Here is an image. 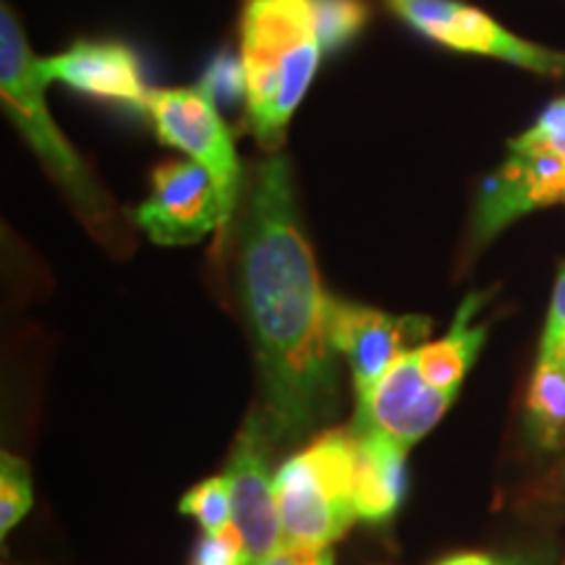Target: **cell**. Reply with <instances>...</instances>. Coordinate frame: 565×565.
I'll list each match as a JSON object with an SVG mask.
<instances>
[{
  "label": "cell",
  "instance_id": "cell-11",
  "mask_svg": "<svg viewBox=\"0 0 565 565\" xmlns=\"http://www.w3.org/2000/svg\"><path fill=\"white\" fill-rule=\"evenodd\" d=\"M565 202V158L550 150H511L477 200L471 238L490 242L526 212Z\"/></svg>",
  "mask_w": 565,
  "mask_h": 565
},
{
  "label": "cell",
  "instance_id": "cell-19",
  "mask_svg": "<svg viewBox=\"0 0 565 565\" xmlns=\"http://www.w3.org/2000/svg\"><path fill=\"white\" fill-rule=\"evenodd\" d=\"M511 150H550L565 158V97L547 105L532 129L511 141Z\"/></svg>",
  "mask_w": 565,
  "mask_h": 565
},
{
  "label": "cell",
  "instance_id": "cell-21",
  "mask_svg": "<svg viewBox=\"0 0 565 565\" xmlns=\"http://www.w3.org/2000/svg\"><path fill=\"white\" fill-rule=\"evenodd\" d=\"M192 565H244L242 536L233 526L223 532H204L194 550Z\"/></svg>",
  "mask_w": 565,
  "mask_h": 565
},
{
  "label": "cell",
  "instance_id": "cell-10",
  "mask_svg": "<svg viewBox=\"0 0 565 565\" xmlns=\"http://www.w3.org/2000/svg\"><path fill=\"white\" fill-rule=\"evenodd\" d=\"M454 398L456 395L437 391L424 380L419 353L414 349L359 395L351 427L377 429L408 450L443 419Z\"/></svg>",
  "mask_w": 565,
  "mask_h": 565
},
{
  "label": "cell",
  "instance_id": "cell-18",
  "mask_svg": "<svg viewBox=\"0 0 565 565\" xmlns=\"http://www.w3.org/2000/svg\"><path fill=\"white\" fill-rule=\"evenodd\" d=\"M32 500L30 466L19 456L3 454L0 458V534H9L30 513Z\"/></svg>",
  "mask_w": 565,
  "mask_h": 565
},
{
  "label": "cell",
  "instance_id": "cell-12",
  "mask_svg": "<svg viewBox=\"0 0 565 565\" xmlns=\"http://www.w3.org/2000/svg\"><path fill=\"white\" fill-rule=\"evenodd\" d=\"M38 66L47 84L61 82L84 95L100 97L108 103H124L147 113L152 89L141 76L137 53L124 42L79 40L68 51L40 58Z\"/></svg>",
  "mask_w": 565,
  "mask_h": 565
},
{
  "label": "cell",
  "instance_id": "cell-5",
  "mask_svg": "<svg viewBox=\"0 0 565 565\" xmlns=\"http://www.w3.org/2000/svg\"><path fill=\"white\" fill-rule=\"evenodd\" d=\"M147 116L162 145L186 152L189 160L200 162L212 175L228 231L244 192V168L238 162L233 134L217 113L207 84L152 89Z\"/></svg>",
  "mask_w": 565,
  "mask_h": 565
},
{
  "label": "cell",
  "instance_id": "cell-17",
  "mask_svg": "<svg viewBox=\"0 0 565 565\" xmlns=\"http://www.w3.org/2000/svg\"><path fill=\"white\" fill-rule=\"evenodd\" d=\"M312 3L324 53L338 51L356 38L366 24V17H370V9L362 0H312Z\"/></svg>",
  "mask_w": 565,
  "mask_h": 565
},
{
  "label": "cell",
  "instance_id": "cell-13",
  "mask_svg": "<svg viewBox=\"0 0 565 565\" xmlns=\"http://www.w3.org/2000/svg\"><path fill=\"white\" fill-rule=\"evenodd\" d=\"M356 437V511L370 524L391 521L406 494V448L377 429L351 427Z\"/></svg>",
  "mask_w": 565,
  "mask_h": 565
},
{
  "label": "cell",
  "instance_id": "cell-16",
  "mask_svg": "<svg viewBox=\"0 0 565 565\" xmlns=\"http://www.w3.org/2000/svg\"><path fill=\"white\" fill-rule=\"evenodd\" d=\"M179 511L200 521L204 532H223L231 526V484L223 477H210L181 498Z\"/></svg>",
  "mask_w": 565,
  "mask_h": 565
},
{
  "label": "cell",
  "instance_id": "cell-24",
  "mask_svg": "<svg viewBox=\"0 0 565 565\" xmlns=\"http://www.w3.org/2000/svg\"><path fill=\"white\" fill-rule=\"evenodd\" d=\"M547 490L553 492V500L557 505H565V466L547 482Z\"/></svg>",
  "mask_w": 565,
  "mask_h": 565
},
{
  "label": "cell",
  "instance_id": "cell-14",
  "mask_svg": "<svg viewBox=\"0 0 565 565\" xmlns=\"http://www.w3.org/2000/svg\"><path fill=\"white\" fill-rule=\"evenodd\" d=\"M484 303V296L471 294L466 296V301L458 307L454 328L448 330V335H443L440 341H429L416 349L419 353V366L424 380L429 385H435L437 391L456 395L461 387L466 372L475 364L479 349L484 343L487 328H475L477 309Z\"/></svg>",
  "mask_w": 565,
  "mask_h": 565
},
{
  "label": "cell",
  "instance_id": "cell-8",
  "mask_svg": "<svg viewBox=\"0 0 565 565\" xmlns=\"http://www.w3.org/2000/svg\"><path fill=\"white\" fill-rule=\"evenodd\" d=\"M154 244H200L210 233H225L221 194L200 162L179 160L152 173L150 196L131 212Z\"/></svg>",
  "mask_w": 565,
  "mask_h": 565
},
{
  "label": "cell",
  "instance_id": "cell-15",
  "mask_svg": "<svg viewBox=\"0 0 565 565\" xmlns=\"http://www.w3.org/2000/svg\"><path fill=\"white\" fill-rule=\"evenodd\" d=\"M526 424L540 448L565 445V362H536L526 395Z\"/></svg>",
  "mask_w": 565,
  "mask_h": 565
},
{
  "label": "cell",
  "instance_id": "cell-3",
  "mask_svg": "<svg viewBox=\"0 0 565 565\" xmlns=\"http://www.w3.org/2000/svg\"><path fill=\"white\" fill-rule=\"evenodd\" d=\"M38 61L40 58L32 53L17 13L3 3L0 9V97H3V108L84 221L92 225L105 223L110 217L108 200L87 162L79 158V152L68 145L58 124L53 121L45 105L47 82L42 79Z\"/></svg>",
  "mask_w": 565,
  "mask_h": 565
},
{
  "label": "cell",
  "instance_id": "cell-9",
  "mask_svg": "<svg viewBox=\"0 0 565 565\" xmlns=\"http://www.w3.org/2000/svg\"><path fill=\"white\" fill-rule=\"evenodd\" d=\"M265 419L249 416L225 469L231 484V526L242 536L244 565H267L282 547L275 477L267 469Z\"/></svg>",
  "mask_w": 565,
  "mask_h": 565
},
{
  "label": "cell",
  "instance_id": "cell-20",
  "mask_svg": "<svg viewBox=\"0 0 565 565\" xmlns=\"http://www.w3.org/2000/svg\"><path fill=\"white\" fill-rule=\"evenodd\" d=\"M540 362H565V265L555 280L553 301L540 343Z\"/></svg>",
  "mask_w": 565,
  "mask_h": 565
},
{
  "label": "cell",
  "instance_id": "cell-22",
  "mask_svg": "<svg viewBox=\"0 0 565 565\" xmlns=\"http://www.w3.org/2000/svg\"><path fill=\"white\" fill-rule=\"evenodd\" d=\"M267 565H335L333 550L330 547H288L282 545L270 557Z\"/></svg>",
  "mask_w": 565,
  "mask_h": 565
},
{
  "label": "cell",
  "instance_id": "cell-2",
  "mask_svg": "<svg viewBox=\"0 0 565 565\" xmlns=\"http://www.w3.org/2000/svg\"><path fill=\"white\" fill-rule=\"evenodd\" d=\"M322 53L312 0H244V121L267 154L280 152Z\"/></svg>",
  "mask_w": 565,
  "mask_h": 565
},
{
  "label": "cell",
  "instance_id": "cell-1",
  "mask_svg": "<svg viewBox=\"0 0 565 565\" xmlns=\"http://www.w3.org/2000/svg\"><path fill=\"white\" fill-rule=\"evenodd\" d=\"M238 299L257 353L270 435L294 443L338 408V364L328 301L303 236L288 158L254 168L238 244Z\"/></svg>",
  "mask_w": 565,
  "mask_h": 565
},
{
  "label": "cell",
  "instance_id": "cell-4",
  "mask_svg": "<svg viewBox=\"0 0 565 565\" xmlns=\"http://www.w3.org/2000/svg\"><path fill=\"white\" fill-rule=\"evenodd\" d=\"M282 545L330 547L359 521L356 437L338 427L275 471Z\"/></svg>",
  "mask_w": 565,
  "mask_h": 565
},
{
  "label": "cell",
  "instance_id": "cell-23",
  "mask_svg": "<svg viewBox=\"0 0 565 565\" xmlns=\"http://www.w3.org/2000/svg\"><path fill=\"white\" fill-rule=\"evenodd\" d=\"M440 565H515V563H511V561H498V557H490V555L466 553V555L448 557V561H443Z\"/></svg>",
  "mask_w": 565,
  "mask_h": 565
},
{
  "label": "cell",
  "instance_id": "cell-7",
  "mask_svg": "<svg viewBox=\"0 0 565 565\" xmlns=\"http://www.w3.org/2000/svg\"><path fill=\"white\" fill-rule=\"evenodd\" d=\"M429 330L433 322L424 315H391L338 296H330L328 301L330 343L349 362L356 398L404 353L427 343Z\"/></svg>",
  "mask_w": 565,
  "mask_h": 565
},
{
  "label": "cell",
  "instance_id": "cell-6",
  "mask_svg": "<svg viewBox=\"0 0 565 565\" xmlns=\"http://www.w3.org/2000/svg\"><path fill=\"white\" fill-rule=\"evenodd\" d=\"M391 6L408 26L445 47L505 61L540 76L565 74V53L508 32L490 13L461 0H391Z\"/></svg>",
  "mask_w": 565,
  "mask_h": 565
}]
</instances>
